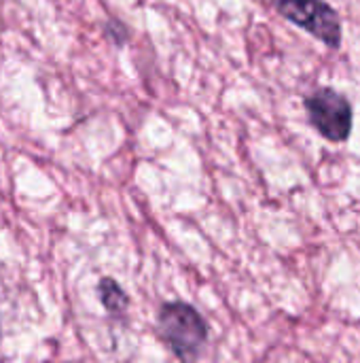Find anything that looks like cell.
<instances>
[{"label": "cell", "mask_w": 360, "mask_h": 363, "mask_svg": "<svg viewBox=\"0 0 360 363\" xmlns=\"http://www.w3.org/2000/svg\"><path fill=\"white\" fill-rule=\"evenodd\" d=\"M157 332L174 357L182 362L197 359L208 345V323L187 302L161 304L157 313Z\"/></svg>", "instance_id": "1"}, {"label": "cell", "mask_w": 360, "mask_h": 363, "mask_svg": "<svg viewBox=\"0 0 360 363\" xmlns=\"http://www.w3.org/2000/svg\"><path fill=\"white\" fill-rule=\"evenodd\" d=\"M272 6L297 28L310 32L314 38L331 49L342 47L339 13L325 0H269Z\"/></svg>", "instance_id": "2"}, {"label": "cell", "mask_w": 360, "mask_h": 363, "mask_svg": "<svg viewBox=\"0 0 360 363\" xmlns=\"http://www.w3.org/2000/svg\"><path fill=\"white\" fill-rule=\"evenodd\" d=\"M303 104L310 123L320 136H325L331 143H346L350 138L354 111L344 94L331 87H320L306 96Z\"/></svg>", "instance_id": "3"}, {"label": "cell", "mask_w": 360, "mask_h": 363, "mask_svg": "<svg viewBox=\"0 0 360 363\" xmlns=\"http://www.w3.org/2000/svg\"><path fill=\"white\" fill-rule=\"evenodd\" d=\"M98 296H100V302L108 311L110 317H123L127 313V308H129V298L125 296L121 285L117 281H112L110 277L100 279Z\"/></svg>", "instance_id": "4"}, {"label": "cell", "mask_w": 360, "mask_h": 363, "mask_svg": "<svg viewBox=\"0 0 360 363\" xmlns=\"http://www.w3.org/2000/svg\"><path fill=\"white\" fill-rule=\"evenodd\" d=\"M106 34L112 38V43H117V45H123L125 40H127V30H125V26L123 23H119V21H108L106 23Z\"/></svg>", "instance_id": "5"}]
</instances>
